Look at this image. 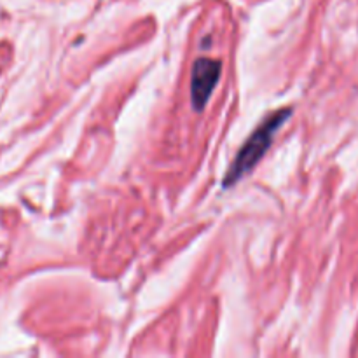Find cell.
<instances>
[{
    "label": "cell",
    "instance_id": "2",
    "mask_svg": "<svg viewBox=\"0 0 358 358\" xmlns=\"http://www.w3.org/2000/svg\"><path fill=\"white\" fill-rule=\"evenodd\" d=\"M222 72V63L213 58H198L192 65L191 77V101L198 112L208 103L213 90L217 87Z\"/></svg>",
    "mask_w": 358,
    "mask_h": 358
},
{
    "label": "cell",
    "instance_id": "1",
    "mask_svg": "<svg viewBox=\"0 0 358 358\" xmlns=\"http://www.w3.org/2000/svg\"><path fill=\"white\" fill-rule=\"evenodd\" d=\"M290 115H292V108H282V110L273 112L271 115H268L261 122V126L248 136V140L241 145L240 152L236 154L234 161L231 163L229 170H227L226 177H224V187L227 189L231 185L238 184L245 175L250 173L261 163L264 154L271 147L275 135L285 124Z\"/></svg>",
    "mask_w": 358,
    "mask_h": 358
}]
</instances>
